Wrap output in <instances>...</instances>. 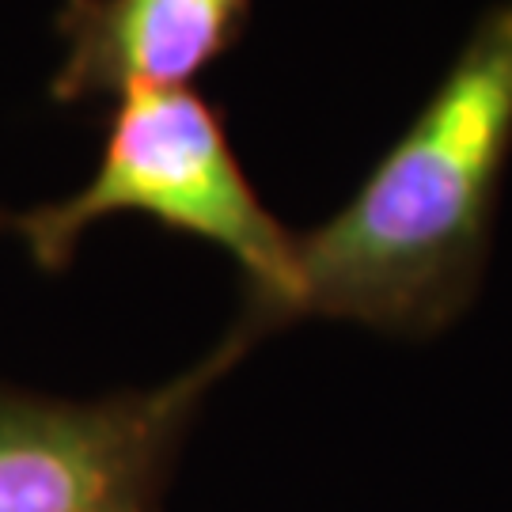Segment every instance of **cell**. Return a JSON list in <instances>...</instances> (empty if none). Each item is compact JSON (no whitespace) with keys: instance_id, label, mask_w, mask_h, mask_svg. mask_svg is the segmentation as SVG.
Returning <instances> with one entry per match:
<instances>
[{"instance_id":"6da1fadb","label":"cell","mask_w":512,"mask_h":512,"mask_svg":"<svg viewBox=\"0 0 512 512\" xmlns=\"http://www.w3.org/2000/svg\"><path fill=\"white\" fill-rule=\"evenodd\" d=\"M512 156V0L478 16L433 95L334 217L293 236L262 334L304 315L429 338L475 300Z\"/></svg>"},{"instance_id":"7a4b0ae2","label":"cell","mask_w":512,"mask_h":512,"mask_svg":"<svg viewBox=\"0 0 512 512\" xmlns=\"http://www.w3.org/2000/svg\"><path fill=\"white\" fill-rule=\"evenodd\" d=\"M156 220L167 232L213 243L247 277L239 327L262 338V323L289 285L293 232L262 205L239 164L224 114L202 92L152 88L114 99L92 179L61 202L0 213V236H16L38 270L57 274L80 236L107 217Z\"/></svg>"},{"instance_id":"3957f363","label":"cell","mask_w":512,"mask_h":512,"mask_svg":"<svg viewBox=\"0 0 512 512\" xmlns=\"http://www.w3.org/2000/svg\"><path fill=\"white\" fill-rule=\"evenodd\" d=\"M251 346L232 323L183 376L88 403L0 387V512H164L205 391Z\"/></svg>"},{"instance_id":"277c9868","label":"cell","mask_w":512,"mask_h":512,"mask_svg":"<svg viewBox=\"0 0 512 512\" xmlns=\"http://www.w3.org/2000/svg\"><path fill=\"white\" fill-rule=\"evenodd\" d=\"M251 0H61L54 103L186 88L239 46Z\"/></svg>"}]
</instances>
